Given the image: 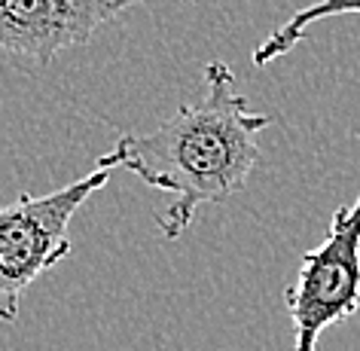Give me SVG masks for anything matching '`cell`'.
Masks as SVG:
<instances>
[{
  "mask_svg": "<svg viewBox=\"0 0 360 351\" xmlns=\"http://www.w3.org/2000/svg\"><path fill=\"white\" fill-rule=\"evenodd\" d=\"M272 116L250 110L226 61H208L202 95L180 104L159 129L120 134L95 165L125 168L153 190L171 196L156 226L165 238H180L205 205H220L248 184L259 162L257 138Z\"/></svg>",
  "mask_w": 360,
  "mask_h": 351,
  "instance_id": "obj_1",
  "label": "cell"
},
{
  "mask_svg": "<svg viewBox=\"0 0 360 351\" xmlns=\"http://www.w3.org/2000/svg\"><path fill=\"white\" fill-rule=\"evenodd\" d=\"M348 13H360V0H314V4L302 6V10H293L290 19L269 34V37L254 49V68H266L278 61L281 56H287L296 43L305 37V31L311 25H318L323 19H336V15H348Z\"/></svg>",
  "mask_w": 360,
  "mask_h": 351,
  "instance_id": "obj_5",
  "label": "cell"
},
{
  "mask_svg": "<svg viewBox=\"0 0 360 351\" xmlns=\"http://www.w3.org/2000/svg\"><path fill=\"white\" fill-rule=\"evenodd\" d=\"M138 4L147 0H0V49L49 65Z\"/></svg>",
  "mask_w": 360,
  "mask_h": 351,
  "instance_id": "obj_4",
  "label": "cell"
},
{
  "mask_svg": "<svg viewBox=\"0 0 360 351\" xmlns=\"http://www.w3.org/2000/svg\"><path fill=\"white\" fill-rule=\"evenodd\" d=\"M284 305L296 330L293 351H318L323 330L360 312V193L333 211L327 238L302 254Z\"/></svg>",
  "mask_w": 360,
  "mask_h": 351,
  "instance_id": "obj_3",
  "label": "cell"
},
{
  "mask_svg": "<svg viewBox=\"0 0 360 351\" xmlns=\"http://www.w3.org/2000/svg\"><path fill=\"white\" fill-rule=\"evenodd\" d=\"M107 181L110 168L95 165L86 177L46 196H19L0 205V324L19 318L25 291L74 250L70 220Z\"/></svg>",
  "mask_w": 360,
  "mask_h": 351,
  "instance_id": "obj_2",
  "label": "cell"
}]
</instances>
